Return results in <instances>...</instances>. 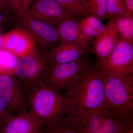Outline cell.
I'll use <instances>...</instances> for the list:
<instances>
[{
    "mask_svg": "<svg viewBox=\"0 0 133 133\" xmlns=\"http://www.w3.org/2000/svg\"><path fill=\"white\" fill-rule=\"evenodd\" d=\"M26 95L28 112L42 128L56 123L71 108L64 93L44 82L33 86Z\"/></svg>",
    "mask_w": 133,
    "mask_h": 133,
    "instance_id": "obj_1",
    "label": "cell"
},
{
    "mask_svg": "<svg viewBox=\"0 0 133 133\" xmlns=\"http://www.w3.org/2000/svg\"><path fill=\"white\" fill-rule=\"evenodd\" d=\"M64 91L71 107L74 109L106 108L104 82L95 65L90 63Z\"/></svg>",
    "mask_w": 133,
    "mask_h": 133,
    "instance_id": "obj_2",
    "label": "cell"
},
{
    "mask_svg": "<svg viewBox=\"0 0 133 133\" xmlns=\"http://www.w3.org/2000/svg\"><path fill=\"white\" fill-rule=\"evenodd\" d=\"M100 72L104 86L106 108L133 122V75Z\"/></svg>",
    "mask_w": 133,
    "mask_h": 133,
    "instance_id": "obj_3",
    "label": "cell"
},
{
    "mask_svg": "<svg viewBox=\"0 0 133 133\" xmlns=\"http://www.w3.org/2000/svg\"><path fill=\"white\" fill-rule=\"evenodd\" d=\"M50 51L37 49L19 58L14 76L20 81L26 93L32 87L43 82L49 67Z\"/></svg>",
    "mask_w": 133,
    "mask_h": 133,
    "instance_id": "obj_4",
    "label": "cell"
},
{
    "mask_svg": "<svg viewBox=\"0 0 133 133\" xmlns=\"http://www.w3.org/2000/svg\"><path fill=\"white\" fill-rule=\"evenodd\" d=\"M95 65L100 71L105 73L133 75V43L120 38L109 56Z\"/></svg>",
    "mask_w": 133,
    "mask_h": 133,
    "instance_id": "obj_5",
    "label": "cell"
},
{
    "mask_svg": "<svg viewBox=\"0 0 133 133\" xmlns=\"http://www.w3.org/2000/svg\"><path fill=\"white\" fill-rule=\"evenodd\" d=\"M0 97L10 114H19L28 111L26 91L14 75H0Z\"/></svg>",
    "mask_w": 133,
    "mask_h": 133,
    "instance_id": "obj_6",
    "label": "cell"
},
{
    "mask_svg": "<svg viewBox=\"0 0 133 133\" xmlns=\"http://www.w3.org/2000/svg\"><path fill=\"white\" fill-rule=\"evenodd\" d=\"M90 63L86 55L74 62L50 67L43 82L58 90L65 91Z\"/></svg>",
    "mask_w": 133,
    "mask_h": 133,
    "instance_id": "obj_7",
    "label": "cell"
},
{
    "mask_svg": "<svg viewBox=\"0 0 133 133\" xmlns=\"http://www.w3.org/2000/svg\"><path fill=\"white\" fill-rule=\"evenodd\" d=\"M18 23L22 28L30 33L42 49L49 51L61 43L56 27L28 15L18 16Z\"/></svg>",
    "mask_w": 133,
    "mask_h": 133,
    "instance_id": "obj_8",
    "label": "cell"
},
{
    "mask_svg": "<svg viewBox=\"0 0 133 133\" xmlns=\"http://www.w3.org/2000/svg\"><path fill=\"white\" fill-rule=\"evenodd\" d=\"M27 15L53 25L65 19L79 17L66 10L56 0H38L30 7Z\"/></svg>",
    "mask_w": 133,
    "mask_h": 133,
    "instance_id": "obj_9",
    "label": "cell"
},
{
    "mask_svg": "<svg viewBox=\"0 0 133 133\" xmlns=\"http://www.w3.org/2000/svg\"><path fill=\"white\" fill-rule=\"evenodd\" d=\"M2 48L17 57L30 54L36 49L35 40L25 29L17 28L2 35Z\"/></svg>",
    "mask_w": 133,
    "mask_h": 133,
    "instance_id": "obj_10",
    "label": "cell"
},
{
    "mask_svg": "<svg viewBox=\"0 0 133 133\" xmlns=\"http://www.w3.org/2000/svg\"><path fill=\"white\" fill-rule=\"evenodd\" d=\"M108 111L105 108L83 110L71 107L67 114L77 124L79 133H95L102 127Z\"/></svg>",
    "mask_w": 133,
    "mask_h": 133,
    "instance_id": "obj_11",
    "label": "cell"
},
{
    "mask_svg": "<svg viewBox=\"0 0 133 133\" xmlns=\"http://www.w3.org/2000/svg\"><path fill=\"white\" fill-rule=\"evenodd\" d=\"M120 37L114 20L109 19L104 29L94 39L93 52L100 62L111 54L118 42Z\"/></svg>",
    "mask_w": 133,
    "mask_h": 133,
    "instance_id": "obj_12",
    "label": "cell"
},
{
    "mask_svg": "<svg viewBox=\"0 0 133 133\" xmlns=\"http://www.w3.org/2000/svg\"><path fill=\"white\" fill-rule=\"evenodd\" d=\"M40 127L28 112L11 115L0 128V133H42Z\"/></svg>",
    "mask_w": 133,
    "mask_h": 133,
    "instance_id": "obj_13",
    "label": "cell"
},
{
    "mask_svg": "<svg viewBox=\"0 0 133 133\" xmlns=\"http://www.w3.org/2000/svg\"><path fill=\"white\" fill-rule=\"evenodd\" d=\"M86 50L79 45L61 42L50 51L49 67L74 62L86 55Z\"/></svg>",
    "mask_w": 133,
    "mask_h": 133,
    "instance_id": "obj_14",
    "label": "cell"
},
{
    "mask_svg": "<svg viewBox=\"0 0 133 133\" xmlns=\"http://www.w3.org/2000/svg\"><path fill=\"white\" fill-rule=\"evenodd\" d=\"M56 27L61 42L74 44L87 49L81 36L77 18H71L59 23Z\"/></svg>",
    "mask_w": 133,
    "mask_h": 133,
    "instance_id": "obj_15",
    "label": "cell"
},
{
    "mask_svg": "<svg viewBox=\"0 0 133 133\" xmlns=\"http://www.w3.org/2000/svg\"><path fill=\"white\" fill-rule=\"evenodd\" d=\"M81 36L87 48L93 39H95L104 29L105 25L101 19L89 15L78 21Z\"/></svg>",
    "mask_w": 133,
    "mask_h": 133,
    "instance_id": "obj_16",
    "label": "cell"
},
{
    "mask_svg": "<svg viewBox=\"0 0 133 133\" xmlns=\"http://www.w3.org/2000/svg\"><path fill=\"white\" fill-rule=\"evenodd\" d=\"M42 133H79L76 123L68 114L56 123L42 128Z\"/></svg>",
    "mask_w": 133,
    "mask_h": 133,
    "instance_id": "obj_17",
    "label": "cell"
},
{
    "mask_svg": "<svg viewBox=\"0 0 133 133\" xmlns=\"http://www.w3.org/2000/svg\"><path fill=\"white\" fill-rule=\"evenodd\" d=\"M120 38L133 42V15H125L113 19Z\"/></svg>",
    "mask_w": 133,
    "mask_h": 133,
    "instance_id": "obj_18",
    "label": "cell"
},
{
    "mask_svg": "<svg viewBox=\"0 0 133 133\" xmlns=\"http://www.w3.org/2000/svg\"><path fill=\"white\" fill-rule=\"evenodd\" d=\"M19 58L3 49H0V75H14Z\"/></svg>",
    "mask_w": 133,
    "mask_h": 133,
    "instance_id": "obj_19",
    "label": "cell"
},
{
    "mask_svg": "<svg viewBox=\"0 0 133 133\" xmlns=\"http://www.w3.org/2000/svg\"><path fill=\"white\" fill-rule=\"evenodd\" d=\"M89 15L101 19L106 18L107 0H82Z\"/></svg>",
    "mask_w": 133,
    "mask_h": 133,
    "instance_id": "obj_20",
    "label": "cell"
},
{
    "mask_svg": "<svg viewBox=\"0 0 133 133\" xmlns=\"http://www.w3.org/2000/svg\"><path fill=\"white\" fill-rule=\"evenodd\" d=\"M65 8L79 17L89 15L82 0H56Z\"/></svg>",
    "mask_w": 133,
    "mask_h": 133,
    "instance_id": "obj_21",
    "label": "cell"
},
{
    "mask_svg": "<svg viewBox=\"0 0 133 133\" xmlns=\"http://www.w3.org/2000/svg\"><path fill=\"white\" fill-rule=\"evenodd\" d=\"M125 14L123 0H107L106 18L114 19Z\"/></svg>",
    "mask_w": 133,
    "mask_h": 133,
    "instance_id": "obj_22",
    "label": "cell"
},
{
    "mask_svg": "<svg viewBox=\"0 0 133 133\" xmlns=\"http://www.w3.org/2000/svg\"><path fill=\"white\" fill-rule=\"evenodd\" d=\"M11 114L10 113L5 102L0 97V128L3 124Z\"/></svg>",
    "mask_w": 133,
    "mask_h": 133,
    "instance_id": "obj_23",
    "label": "cell"
},
{
    "mask_svg": "<svg viewBox=\"0 0 133 133\" xmlns=\"http://www.w3.org/2000/svg\"><path fill=\"white\" fill-rule=\"evenodd\" d=\"M19 5L22 15H26L30 7V0H17Z\"/></svg>",
    "mask_w": 133,
    "mask_h": 133,
    "instance_id": "obj_24",
    "label": "cell"
},
{
    "mask_svg": "<svg viewBox=\"0 0 133 133\" xmlns=\"http://www.w3.org/2000/svg\"><path fill=\"white\" fill-rule=\"evenodd\" d=\"M9 6L10 10L16 14L17 16L21 15V12L17 0H5Z\"/></svg>",
    "mask_w": 133,
    "mask_h": 133,
    "instance_id": "obj_25",
    "label": "cell"
},
{
    "mask_svg": "<svg viewBox=\"0 0 133 133\" xmlns=\"http://www.w3.org/2000/svg\"><path fill=\"white\" fill-rule=\"evenodd\" d=\"M126 15H133V0H123Z\"/></svg>",
    "mask_w": 133,
    "mask_h": 133,
    "instance_id": "obj_26",
    "label": "cell"
},
{
    "mask_svg": "<svg viewBox=\"0 0 133 133\" xmlns=\"http://www.w3.org/2000/svg\"><path fill=\"white\" fill-rule=\"evenodd\" d=\"M10 10L9 6L5 0H0V11L6 15H8Z\"/></svg>",
    "mask_w": 133,
    "mask_h": 133,
    "instance_id": "obj_27",
    "label": "cell"
},
{
    "mask_svg": "<svg viewBox=\"0 0 133 133\" xmlns=\"http://www.w3.org/2000/svg\"><path fill=\"white\" fill-rule=\"evenodd\" d=\"M122 133H133V124L130 125Z\"/></svg>",
    "mask_w": 133,
    "mask_h": 133,
    "instance_id": "obj_28",
    "label": "cell"
},
{
    "mask_svg": "<svg viewBox=\"0 0 133 133\" xmlns=\"http://www.w3.org/2000/svg\"><path fill=\"white\" fill-rule=\"evenodd\" d=\"M4 14L6 15L3 12L0 11V24L2 23L3 21V15Z\"/></svg>",
    "mask_w": 133,
    "mask_h": 133,
    "instance_id": "obj_29",
    "label": "cell"
},
{
    "mask_svg": "<svg viewBox=\"0 0 133 133\" xmlns=\"http://www.w3.org/2000/svg\"><path fill=\"white\" fill-rule=\"evenodd\" d=\"M3 38L2 35H0V49H2Z\"/></svg>",
    "mask_w": 133,
    "mask_h": 133,
    "instance_id": "obj_30",
    "label": "cell"
},
{
    "mask_svg": "<svg viewBox=\"0 0 133 133\" xmlns=\"http://www.w3.org/2000/svg\"><path fill=\"white\" fill-rule=\"evenodd\" d=\"M95 133H105V132H104V131H102V129H101V128H100L98 131L97 132Z\"/></svg>",
    "mask_w": 133,
    "mask_h": 133,
    "instance_id": "obj_31",
    "label": "cell"
},
{
    "mask_svg": "<svg viewBox=\"0 0 133 133\" xmlns=\"http://www.w3.org/2000/svg\"><path fill=\"white\" fill-rule=\"evenodd\" d=\"M37 1H38V0H30V3H31V5H33V4H34V3Z\"/></svg>",
    "mask_w": 133,
    "mask_h": 133,
    "instance_id": "obj_32",
    "label": "cell"
}]
</instances>
